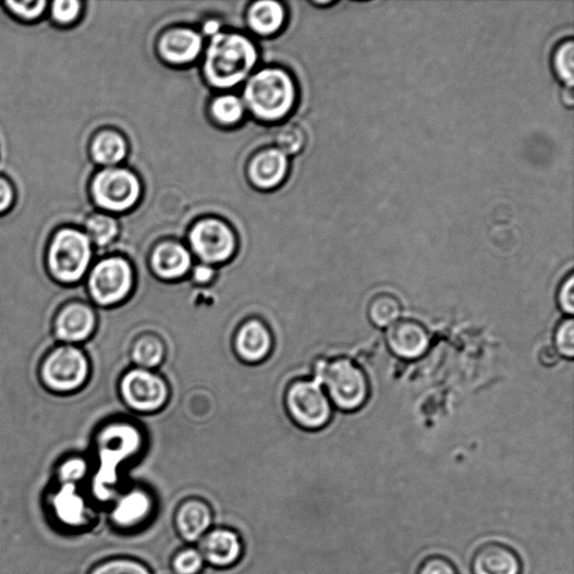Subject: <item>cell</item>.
<instances>
[{
	"mask_svg": "<svg viewBox=\"0 0 574 574\" xmlns=\"http://www.w3.org/2000/svg\"><path fill=\"white\" fill-rule=\"evenodd\" d=\"M126 151L125 139L111 131L98 134L90 146L93 160L97 164L108 168L121 163L126 157Z\"/></svg>",
	"mask_w": 574,
	"mask_h": 574,
	"instance_id": "44dd1931",
	"label": "cell"
},
{
	"mask_svg": "<svg viewBox=\"0 0 574 574\" xmlns=\"http://www.w3.org/2000/svg\"><path fill=\"white\" fill-rule=\"evenodd\" d=\"M369 320L379 328H387L396 322L402 315V304L392 293H378L367 306Z\"/></svg>",
	"mask_w": 574,
	"mask_h": 574,
	"instance_id": "603a6c76",
	"label": "cell"
},
{
	"mask_svg": "<svg viewBox=\"0 0 574 574\" xmlns=\"http://www.w3.org/2000/svg\"><path fill=\"white\" fill-rule=\"evenodd\" d=\"M84 3L78 0H56L51 3V19L58 27H71L83 13Z\"/></svg>",
	"mask_w": 574,
	"mask_h": 574,
	"instance_id": "f546056e",
	"label": "cell"
},
{
	"mask_svg": "<svg viewBox=\"0 0 574 574\" xmlns=\"http://www.w3.org/2000/svg\"><path fill=\"white\" fill-rule=\"evenodd\" d=\"M286 171V156L279 148H272L260 152L254 159L249 175L256 186L272 188L284 179Z\"/></svg>",
	"mask_w": 574,
	"mask_h": 574,
	"instance_id": "ffe728a7",
	"label": "cell"
},
{
	"mask_svg": "<svg viewBox=\"0 0 574 574\" xmlns=\"http://www.w3.org/2000/svg\"><path fill=\"white\" fill-rule=\"evenodd\" d=\"M174 574H199L205 560L196 548H183L179 550L171 562Z\"/></svg>",
	"mask_w": 574,
	"mask_h": 574,
	"instance_id": "4dcf8cb0",
	"label": "cell"
},
{
	"mask_svg": "<svg viewBox=\"0 0 574 574\" xmlns=\"http://www.w3.org/2000/svg\"><path fill=\"white\" fill-rule=\"evenodd\" d=\"M244 98L258 119L278 121L292 109L295 87L291 76L284 71L265 69L248 81Z\"/></svg>",
	"mask_w": 574,
	"mask_h": 574,
	"instance_id": "277c9868",
	"label": "cell"
},
{
	"mask_svg": "<svg viewBox=\"0 0 574 574\" xmlns=\"http://www.w3.org/2000/svg\"><path fill=\"white\" fill-rule=\"evenodd\" d=\"M272 344L270 330L258 320H251L241 326L235 338L236 353L247 363L264 361L270 355Z\"/></svg>",
	"mask_w": 574,
	"mask_h": 574,
	"instance_id": "e0dca14e",
	"label": "cell"
},
{
	"mask_svg": "<svg viewBox=\"0 0 574 574\" xmlns=\"http://www.w3.org/2000/svg\"><path fill=\"white\" fill-rule=\"evenodd\" d=\"M213 512L211 506L197 497H191L179 504L174 514V526L180 538L187 544H196L211 528Z\"/></svg>",
	"mask_w": 574,
	"mask_h": 574,
	"instance_id": "5bb4252c",
	"label": "cell"
},
{
	"mask_svg": "<svg viewBox=\"0 0 574 574\" xmlns=\"http://www.w3.org/2000/svg\"><path fill=\"white\" fill-rule=\"evenodd\" d=\"M90 194L101 209L122 212L137 203L141 183L129 170L107 168L93 179Z\"/></svg>",
	"mask_w": 574,
	"mask_h": 574,
	"instance_id": "9c48e42d",
	"label": "cell"
},
{
	"mask_svg": "<svg viewBox=\"0 0 574 574\" xmlns=\"http://www.w3.org/2000/svg\"><path fill=\"white\" fill-rule=\"evenodd\" d=\"M94 254V245L82 229L62 225L52 234L47 245V272L59 285L78 286L85 282L91 269Z\"/></svg>",
	"mask_w": 574,
	"mask_h": 574,
	"instance_id": "6da1fadb",
	"label": "cell"
},
{
	"mask_svg": "<svg viewBox=\"0 0 574 574\" xmlns=\"http://www.w3.org/2000/svg\"><path fill=\"white\" fill-rule=\"evenodd\" d=\"M552 69L557 78L567 87L574 82V42L572 37L561 40L553 49Z\"/></svg>",
	"mask_w": 574,
	"mask_h": 574,
	"instance_id": "484cf974",
	"label": "cell"
},
{
	"mask_svg": "<svg viewBox=\"0 0 574 574\" xmlns=\"http://www.w3.org/2000/svg\"><path fill=\"white\" fill-rule=\"evenodd\" d=\"M164 356V344L156 335L146 334L139 338L132 349V361L136 368L155 369L163 363Z\"/></svg>",
	"mask_w": 574,
	"mask_h": 574,
	"instance_id": "cb8c5ba5",
	"label": "cell"
},
{
	"mask_svg": "<svg viewBox=\"0 0 574 574\" xmlns=\"http://www.w3.org/2000/svg\"><path fill=\"white\" fill-rule=\"evenodd\" d=\"M90 574H152L149 567L132 558H112L97 564Z\"/></svg>",
	"mask_w": 574,
	"mask_h": 574,
	"instance_id": "4316f807",
	"label": "cell"
},
{
	"mask_svg": "<svg viewBox=\"0 0 574 574\" xmlns=\"http://www.w3.org/2000/svg\"><path fill=\"white\" fill-rule=\"evenodd\" d=\"M198 544L205 563L217 569L234 566L244 553L241 535L228 527L210 528Z\"/></svg>",
	"mask_w": 574,
	"mask_h": 574,
	"instance_id": "7c38bea8",
	"label": "cell"
},
{
	"mask_svg": "<svg viewBox=\"0 0 574 574\" xmlns=\"http://www.w3.org/2000/svg\"><path fill=\"white\" fill-rule=\"evenodd\" d=\"M152 509L155 503L151 494L136 487L123 496L117 510L113 511V521L122 528L134 529L149 520Z\"/></svg>",
	"mask_w": 574,
	"mask_h": 574,
	"instance_id": "d6986e66",
	"label": "cell"
},
{
	"mask_svg": "<svg viewBox=\"0 0 574 574\" xmlns=\"http://www.w3.org/2000/svg\"><path fill=\"white\" fill-rule=\"evenodd\" d=\"M555 352L558 355L572 359L574 356V322L572 318L563 320L554 334Z\"/></svg>",
	"mask_w": 574,
	"mask_h": 574,
	"instance_id": "1f68e13d",
	"label": "cell"
},
{
	"mask_svg": "<svg viewBox=\"0 0 574 574\" xmlns=\"http://www.w3.org/2000/svg\"><path fill=\"white\" fill-rule=\"evenodd\" d=\"M16 201V191L13 183L0 175V216H4L12 210Z\"/></svg>",
	"mask_w": 574,
	"mask_h": 574,
	"instance_id": "d590c367",
	"label": "cell"
},
{
	"mask_svg": "<svg viewBox=\"0 0 574 574\" xmlns=\"http://www.w3.org/2000/svg\"><path fill=\"white\" fill-rule=\"evenodd\" d=\"M5 10L10 15L16 19L19 22H25L26 24H32L40 20L49 7L47 0H26V2H9L3 3Z\"/></svg>",
	"mask_w": 574,
	"mask_h": 574,
	"instance_id": "83f0119b",
	"label": "cell"
},
{
	"mask_svg": "<svg viewBox=\"0 0 574 574\" xmlns=\"http://www.w3.org/2000/svg\"><path fill=\"white\" fill-rule=\"evenodd\" d=\"M213 277L215 271L212 266L206 264L197 266L193 272V279L198 284H208L210 281H212Z\"/></svg>",
	"mask_w": 574,
	"mask_h": 574,
	"instance_id": "8d00e7d4",
	"label": "cell"
},
{
	"mask_svg": "<svg viewBox=\"0 0 574 574\" xmlns=\"http://www.w3.org/2000/svg\"><path fill=\"white\" fill-rule=\"evenodd\" d=\"M150 267L155 274L164 281L184 278L193 267V257L178 243H164L152 252Z\"/></svg>",
	"mask_w": 574,
	"mask_h": 574,
	"instance_id": "2e32d148",
	"label": "cell"
},
{
	"mask_svg": "<svg viewBox=\"0 0 574 574\" xmlns=\"http://www.w3.org/2000/svg\"><path fill=\"white\" fill-rule=\"evenodd\" d=\"M120 392L124 403L138 413L160 411L169 400L166 380L151 370L135 368L121 380Z\"/></svg>",
	"mask_w": 574,
	"mask_h": 574,
	"instance_id": "30bf717a",
	"label": "cell"
},
{
	"mask_svg": "<svg viewBox=\"0 0 574 574\" xmlns=\"http://www.w3.org/2000/svg\"><path fill=\"white\" fill-rule=\"evenodd\" d=\"M417 574H457V571L449 559L442 555H431L419 564Z\"/></svg>",
	"mask_w": 574,
	"mask_h": 574,
	"instance_id": "d6a6232c",
	"label": "cell"
},
{
	"mask_svg": "<svg viewBox=\"0 0 574 574\" xmlns=\"http://www.w3.org/2000/svg\"><path fill=\"white\" fill-rule=\"evenodd\" d=\"M541 361L546 365H553L558 362V354L553 350H545V352L541 355Z\"/></svg>",
	"mask_w": 574,
	"mask_h": 574,
	"instance_id": "74e56055",
	"label": "cell"
},
{
	"mask_svg": "<svg viewBox=\"0 0 574 574\" xmlns=\"http://www.w3.org/2000/svg\"><path fill=\"white\" fill-rule=\"evenodd\" d=\"M203 49L201 36L193 29L179 28L167 33L160 42L162 57L174 64L196 60Z\"/></svg>",
	"mask_w": 574,
	"mask_h": 574,
	"instance_id": "ac0fdd59",
	"label": "cell"
},
{
	"mask_svg": "<svg viewBox=\"0 0 574 574\" xmlns=\"http://www.w3.org/2000/svg\"><path fill=\"white\" fill-rule=\"evenodd\" d=\"M218 28L219 26L216 22H210L205 26V30L211 35L218 34Z\"/></svg>",
	"mask_w": 574,
	"mask_h": 574,
	"instance_id": "ab89813d",
	"label": "cell"
},
{
	"mask_svg": "<svg viewBox=\"0 0 574 574\" xmlns=\"http://www.w3.org/2000/svg\"><path fill=\"white\" fill-rule=\"evenodd\" d=\"M99 315L87 298H72L59 306L52 320L57 343L84 346L98 331Z\"/></svg>",
	"mask_w": 574,
	"mask_h": 574,
	"instance_id": "ba28073f",
	"label": "cell"
},
{
	"mask_svg": "<svg viewBox=\"0 0 574 574\" xmlns=\"http://www.w3.org/2000/svg\"><path fill=\"white\" fill-rule=\"evenodd\" d=\"M388 346L391 352L406 361L423 357L430 347V334L423 323L405 319L398 320L387 332Z\"/></svg>",
	"mask_w": 574,
	"mask_h": 574,
	"instance_id": "4fadbf2b",
	"label": "cell"
},
{
	"mask_svg": "<svg viewBox=\"0 0 574 574\" xmlns=\"http://www.w3.org/2000/svg\"><path fill=\"white\" fill-rule=\"evenodd\" d=\"M212 113L221 124L233 125L243 119L244 106L235 96H223L213 102Z\"/></svg>",
	"mask_w": 574,
	"mask_h": 574,
	"instance_id": "f1b7e54d",
	"label": "cell"
},
{
	"mask_svg": "<svg viewBox=\"0 0 574 574\" xmlns=\"http://www.w3.org/2000/svg\"><path fill=\"white\" fill-rule=\"evenodd\" d=\"M329 400L343 411H356L367 401L369 382L364 370L352 359L337 358L323 363L317 377Z\"/></svg>",
	"mask_w": 574,
	"mask_h": 574,
	"instance_id": "8992f818",
	"label": "cell"
},
{
	"mask_svg": "<svg viewBox=\"0 0 574 574\" xmlns=\"http://www.w3.org/2000/svg\"><path fill=\"white\" fill-rule=\"evenodd\" d=\"M134 271L129 260L119 256L93 264L85 279L88 301L97 309H109L123 303L133 292Z\"/></svg>",
	"mask_w": 574,
	"mask_h": 574,
	"instance_id": "5b68a950",
	"label": "cell"
},
{
	"mask_svg": "<svg viewBox=\"0 0 574 574\" xmlns=\"http://www.w3.org/2000/svg\"><path fill=\"white\" fill-rule=\"evenodd\" d=\"M91 371V361L84 346L57 343L42 357L37 374L48 392L70 396L89 384Z\"/></svg>",
	"mask_w": 574,
	"mask_h": 574,
	"instance_id": "7a4b0ae2",
	"label": "cell"
},
{
	"mask_svg": "<svg viewBox=\"0 0 574 574\" xmlns=\"http://www.w3.org/2000/svg\"><path fill=\"white\" fill-rule=\"evenodd\" d=\"M522 570L518 553L501 542L480 546L472 559L473 574H522Z\"/></svg>",
	"mask_w": 574,
	"mask_h": 574,
	"instance_id": "9a60e30c",
	"label": "cell"
},
{
	"mask_svg": "<svg viewBox=\"0 0 574 574\" xmlns=\"http://www.w3.org/2000/svg\"><path fill=\"white\" fill-rule=\"evenodd\" d=\"M85 233L98 248L110 245L119 235L118 221L106 215H93L85 222Z\"/></svg>",
	"mask_w": 574,
	"mask_h": 574,
	"instance_id": "d4e9b609",
	"label": "cell"
},
{
	"mask_svg": "<svg viewBox=\"0 0 574 574\" xmlns=\"http://www.w3.org/2000/svg\"><path fill=\"white\" fill-rule=\"evenodd\" d=\"M256 61L257 51L248 38L218 33L207 50L205 72L212 86L232 88L247 78Z\"/></svg>",
	"mask_w": 574,
	"mask_h": 574,
	"instance_id": "3957f363",
	"label": "cell"
},
{
	"mask_svg": "<svg viewBox=\"0 0 574 574\" xmlns=\"http://www.w3.org/2000/svg\"><path fill=\"white\" fill-rule=\"evenodd\" d=\"M563 99H564L565 105H567L569 107L573 106V93H572L571 87H567L566 89L563 90Z\"/></svg>",
	"mask_w": 574,
	"mask_h": 574,
	"instance_id": "f35d334b",
	"label": "cell"
},
{
	"mask_svg": "<svg viewBox=\"0 0 574 574\" xmlns=\"http://www.w3.org/2000/svg\"><path fill=\"white\" fill-rule=\"evenodd\" d=\"M279 146L280 150L284 152V155H293V152L298 151L304 143V136L297 129H285L283 132H281L279 136Z\"/></svg>",
	"mask_w": 574,
	"mask_h": 574,
	"instance_id": "836d02e7",
	"label": "cell"
},
{
	"mask_svg": "<svg viewBox=\"0 0 574 574\" xmlns=\"http://www.w3.org/2000/svg\"><path fill=\"white\" fill-rule=\"evenodd\" d=\"M558 302L560 308L572 316L574 313V277L571 272L560 285L558 292Z\"/></svg>",
	"mask_w": 574,
	"mask_h": 574,
	"instance_id": "e575fe53",
	"label": "cell"
},
{
	"mask_svg": "<svg viewBox=\"0 0 574 574\" xmlns=\"http://www.w3.org/2000/svg\"><path fill=\"white\" fill-rule=\"evenodd\" d=\"M286 407L295 423L308 430H319L332 415L330 400L318 378L300 380L289 389Z\"/></svg>",
	"mask_w": 574,
	"mask_h": 574,
	"instance_id": "52a82bcc",
	"label": "cell"
},
{
	"mask_svg": "<svg viewBox=\"0 0 574 574\" xmlns=\"http://www.w3.org/2000/svg\"><path fill=\"white\" fill-rule=\"evenodd\" d=\"M190 245L204 264L212 266L233 257L236 240L227 224L208 219L195 225L190 234Z\"/></svg>",
	"mask_w": 574,
	"mask_h": 574,
	"instance_id": "8fae6325",
	"label": "cell"
},
{
	"mask_svg": "<svg viewBox=\"0 0 574 574\" xmlns=\"http://www.w3.org/2000/svg\"><path fill=\"white\" fill-rule=\"evenodd\" d=\"M285 12L277 2L255 3L248 15L251 27L260 35H271L283 25Z\"/></svg>",
	"mask_w": 574,
	"mask_h": 574,
	"instance_id": "7402d4cb",
	"label": "cell"
}]
</instances>
